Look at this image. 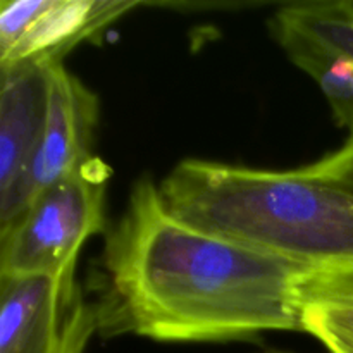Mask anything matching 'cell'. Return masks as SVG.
I'll use <instances>...</instances> for the list:
<instances>
[{"instance_id": "cell-8", "label": "cell", "mask_w": 353, "mask_h": 353, "mask_svg": "<svg viewBox=\"0 0 353 353\" xmlns=\"http://www.w3.org/2000/svg\"><path fill=\"white\" fill-rule=\"evenodd\" d=\"M276 40L290 61L323 90L340 128L353 133V59L341 55L290 28L271 24Z\"/></svg>"}, {"instance_id": "cell-6", "label": "cell", "mask_w": 353, "mask_h": 353, "mask_svg": "<svg viewBox=\"0 0 353 353\" xmlns=\"http://www.w3.org/2000/svg\"><path fill=\"white\" fill-rule=\"evenodd\" d=\"M138 6L121 0H2L0 69L23 62H62L76 45Z\"/></svg>"}, {"instance_id": "cell-2", "label": "cell", "mask_w": 353, "mask_h": 353, "mask_svg": "<svg viewBox=\"0 0 353 353\" xmlns=\"http://www.w3.org/2000/svg\"><path fill=\"white\" fill-rule=\"evenodd\" d=\"M174 216L312 268L353 265V193L295 169L188 159L159 185Z\"/></svg>"}, {"instance_id": "cell-7", "label": "cell", "mask_w": 353, "mask_h": 353, "mask_svg": "<svg viewBox=\"0 0 353 353\" xmlns=\"http://www.w3.org/2000/svg\"><path fill=\"white\" fill-rule=\"evenodd\" d=\"M50 65L23 62L2 69L0 195L19 181L41 141L48 112Z\"/></svg>"}, {"instance_id": "cell-5", "label": "cell", "mask_w": 353, "mask_h": 353, "mask_svg": "<svg viewBox=\"0 0 353 353\" xmlns=\"http://www.w3.org/2000/svg\"><path fill=\"white\" fill-rule=\"evenodd\" d=\"M99 99L64 68H48V112L41 141L19 181L0 195V231L26 212L41 192L92 161Z\"/></svg>"}, {"instance_id": "cell-9", "label": "cell", "mask_w": 353, "mask_h": 353, "mask_svg": "<svg viewBox=\"0 0 353 353\" xmlns=\"http://www.w3.org/2000/svg\"><path fill=\"white\" fill-rule=\"evenodd\" d=\"M303 333L353 350V265L324 268L316 276L303 309Z\"/></svg>"}, {"instance_id": "cell-4", "label": "cell", "mask_w": 353, "mask_h": 353, "mask_svg": "<svg viewBox=\"0 0 353 353\" xmlns=\"http://www.w3.org/2000/svg\"><path fill=\"white\" fill-rule=\"evenodd\" d=\"M99 333L76 265L54 274L0 276V353H85Z\"/></svg>"}, {"instance_id": "cell-11", "label": "cell", "mask_w": 353, "mask_h": 353, "mask_svg": "<svg viewBox=\"0 0 353 353\" xmlns=\"http://www.w3.org/2000/svg\"><path fill=\"white\" fill-rule=\"evenodd\" d=\"M295 171L305 178L319 179L353 193V133L340 148L312 164L300 165Z\"/></svg>"}, {"instance_id": "cell-10", "label": "cell", "mask_w": 353, "mask_h": 353, "mask_svg": "<svg viewBox=\"0 0 353 353\" xmlns=\"http://www.w3.org/2000/svg\"><path fill=\"white\" fill-rule=\"evenodd\" d=\"M271 24L290 28L331 50L353 59V2H312L285 6Z\"/></svg>"}, {"instance_id": "cell-1", "label": "cell", "mask_w": 353, "mask_h": 353, "mask_svg": "<svg viewBox=\"0 0 353 353\" xmlns=\"http://www.w3.org/2000/svg\"><path fill=\"white\" fill-rule=\"evenodd\" d=\"M323 269L193 226L168 209L159 185L141 179L103 245L99 333L226 341L303 331Z\"/></svg>"}, {"instance_id": "cell-3", "label": "cell", "mask_w": 353, "mask_h": 353, "mask_svg": "<svg viewBox=\"0 0 353 353\" xmlns=\"http://www.w3.org/2000/svg\"><path fill=\"white\" fill-rule=\"evenodd\" d=\"M109 169L93 157L59 179L0 231V276L54 274L76 265L88 238L105 228Z\"/></svg>"}, {"instance_id": "cell-12", "label": "cell", "mask_w": 353, "mask_h": 353, "mask_svg": "<svg viewBox=\"0 0 353 353\" xmlns=\"http://www.w3.org/2000/svg\"><path fill=\"white\" fill-rule=\"evenodd\" d=\"M323 345L331 353H353V350H350V348L343 347V345H340V343H334V341H326V343H323Z\"/></svg>"}]
</instances>
